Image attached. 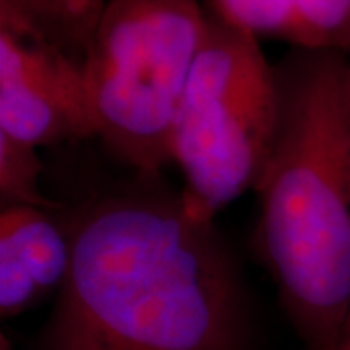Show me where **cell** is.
Here are the masks:
<instances>
[{
	"mask_svg": "<svg viewBox=\"0 0 350 350\" xmlns=\"http://www.w3.org/2000/svg\"><path fill=\"white\" fill-rule=\"evenodd\" d=\"M70 228L72 265L38 350L251 349L234 257L179 195H113Z\"/></svg>",
	"mask_w": 350,
	"mask_h": 350,
	"instance_id": "6da1fadb",
	"label": "cell"
},
{
	"mask_svg": "<svg viewBox=\"0 0 350 350\" xmlns=\"http://www.w3.org/2000/svg\"><path fill=\"white\" fill-rule=\"evenodd\" d=\"M273 68L259 243L290 323L308 349L327 350L350 308V55L292 47Z\"/></svg>",
	"mask_w": 350,
	"mask_h": 350,
	"instance_id": "7a4b0ae2",
	"label": "cell"
},
{
	"mask_svg": "<svg viewBox=\"0 0 350 350\" xmlns=\"http://www.w3.org/2000/svg\"><path fill=\"white\" fill-rule=\"evenodd\" d=\"M208 14L199 0H109L82 70L98 138L156 179L174 162V123Z\"/></svg>",
	"mask_w": 350,
	"mask_h": 350,
	"instance_id": "3957f363",
	"label": "cell"
},
{
	"mask_svg": "<svg viewBox=\"0 0 350 350\" xmlns=\"http://www.w3.org/2000/svg\"><path fill=\"white\" fill-rule=\"evenodd\" d=\"M278 126L275 68L247 31L208 16L175 115L172 156L185 177L187 213L214 216L255 191Z\"/></svg>",
	"mask_w": 350,
	"mask_h": 350,
	"instance_id": "277c9868",
	"label": "cell"
},
{
	"mask_svg": "<svg viewBox=\"0 0 350 350\" xmlns=\"http://www.w3.org/2000/svg\"><path fill=\"white\" fill-rule=\"evenodd\" d=\"M0 133L36 148L98 137L82 63L12 22H0Z\"/></svg>",
	"mask_w": 350,
	"mask_h": 350,
	"instance_id": "5b68a950",
	"label": "cell"
},
{
	"mask_svg": "<svg viewBox=\"0 0 350 350\" xmlns=\"http://www.w3.org/2000/svg\"><path fill=\"white\" fill-rule=\"evenodd\" d=\"M72 265V228L49 211L2 206L0 315L12 319L61 292Z\"/></svg>",
	"mask_w": 350,
	"mask_h": 350,
	"instance_id": "8992f818",
	"label": "cell"
},
{
	"mask_svg": "<svg viewBox=\"0 0 350 350\" xmlns=\"http://www.w3.org/2000/svg\"><path fill=\"white\" fill-rule=\"evenodd\" d=\"M107 2L109 0H0V22L29 27L82 63Z\"/></svg>",
	"mask_w": 350,
	"mask_h": 350,
	"instance_id": "52a82bcc",
	"label": "cell"
},
{
	"mask_svg": "<svg viewBox=\"0 0 350 350\" xmlns=\"http://www.w3.org/2000/svg\"><path fill=\"white\" fill-rule=\"evenodd\" d=\"M43 163L39 148L0 133V202L2 206H31L55 213L57 202L41 189Z\"/></svg>",
	"mask_w": 350,
	"mask_h": 350,
	"instance_id": "ba28073f",
	"label": "cell"
},
{
	"mask_svg": "<svg viewBox=\"0 0 350 350\" xmlns=\"http://www.w3.org/2000/svg\"><path fill=\"white\" fill-rule=\"evenodd\" d=\"M296 39L292 47L350 51V0H292Z\"/></svg>",
	"mask_w": 350,
	"mask_h": 350,
	"instance_id": "9c48e42d",
	"label": "cell"
},
{
	"mask_svg": "<svg viewBox=\"0 0 350 350\" xmlns=\"http://www.w3.org/2000/svg\"><path fill=\"white\" fill-rule=\"evenodd\" d=\"M327 350H350V308L349 312H347V315H345L340 327H338L337 335L333 338V342L329 345V349Z\"/></svg>",
	"mask_w": 350,
	"mask_h": 350,
	"instance_id": "30bf717a",
	"label": "cell"
},
{
	"mask_svg": "<svg viewBox=\"0 0 350 350\" xmlns=\"http://www.w3.org/2000/svg\"><path fill=\"white\" fill-rule=\"evenodd\" d=\"M349 55H350V51H349Z\"/></svg>",
	"mask_w": 350,
	"mask_h": 350,
	"instance_id": "8fae6325",
	"label": "cell"
}]
</instances>
